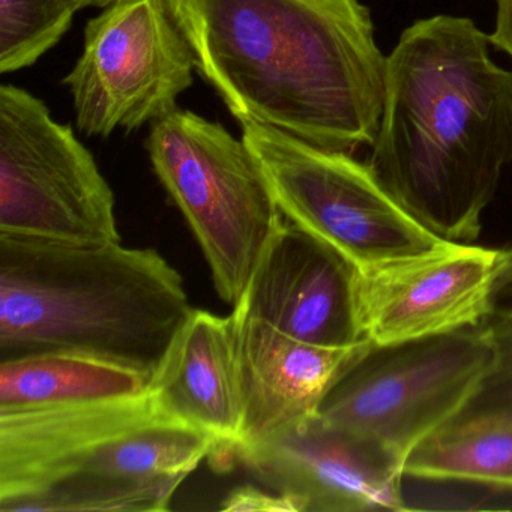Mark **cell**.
<instances>
[{
	"mask_svg": "<svg viewBox=\"0 0 512 512\" xmlns=\"http://www.w3.org/2000/svg\"><path fill=\"white\" fill-rule=\"evenodd\" d=\"M200 76L241 125L352 154L373 146L386 58L358 0H166Z\"/></svg>",
	"mask_w": 512,
	"mask_h": 512,
	"instance_id": "1",
	"label": "cell"
},
{
	"mask_svg": "<svg viewBox=\"0 0 512 512\" xmlns=\"http://www.w3.org/2000/svg\"><path fill=\"white\" fill-rule=\"evenodd\" d=\"M464 17L419 20L386 58L368 166L443 241L473 244L512 161V73Z\"/></svg>",
	"mask_w": 512,
	"mask_h": 512,
	"instance_id": "2",
	"label": "cell"
},
{
	"mask_svg": "<svg viewBox=\"0 0 512 512\" xmlns=\"http://www.w3.org/2000/svg\"><path fill=\"white\" fill-rule=\"evenodd\" d=\"M193 310L155 250L0 235V361L82 353L152 379Z\"/></svg>",
	"mask_w": 512,
	"mask_h": 512,
	"instance_id": "3",
	"label": "cell"
},
{
	"mask_svg": "<svg viewBox=\"0 0 512 512\" xmlns=\"http://www.w3.org/2000/svg\"><path fill=\"white\" fill-rule=\"evenodd\" d=\"M211 437L136 397L0 410V511L152 512L214 452Z\"/></svg>",
	"mask_w": 512,
	"mask_h": 512,
	"instance_id": "4",
	"label": "cell"
},
{
	"mask_svg": "<svg viewBox=\"0 0 512 512\" xmlns=\"http://www.w3.org/2000/svg\"><path fill=\"white\" fill-rule=\"evenodd\" d=\"M152 167L196 236L218 296L235 307L283 214L244 139L187 110L154 122Z\"/></svg>",
	"mask_w": 512,
	"mask_h": 512,
	"instance_id": "5",
	"label": "cell"
},
{
	"mask_svg": "<svg viewBox=\"0 0 512 512\" xmlns=\"http://www.w3.org/2000/svg\"><path fill=\"white\" fill-rule=\"evenodd\" d=\"M494 362L488 322L406 343L370 344L329 389L323 421L409 455L472 400Z\"/></svg>",
	"mask_w": 512,
	"mask_h": 512,
	"instance_id": "6",
	"label": "cell"
},
{
	"mask_svg": "<svg viewBox=\"0 0 512 512\" xmlns=\"http://www.w3.org/2000/svg\"><path fill=\"white\" fill-rule=\"evenodd\" d=\"M242 139L259 160L283 217L359 271L442 244L349 152L257 124L242 125Z\"/></svg>",
	"mask_w": 512,
	"mask_h": 512,
	"instance_id": "7",
	"label": "cell"
},
{
	"mask_svg": "<svg viewBox=\"0 0 512 512\" xmlns=\"http://www.w3.org/2000/svg\"><path fill=\"white\" fill-rule=\"evenodd\" d=\"M0 235L121 242L115 196L94 155L13 85L0 88Z\"/></svg>",
	"mask_w": 512,
	"mask_h": 512,
	"instance_id": "8",
	"label": "cell"
},
{
	"mask_svg": "<svg viewBox=\"0 0 512 512\" xmlns=\"http://www.w3.org/2000/svg\"><path fill=\"white\" fill-rule=\"evenodd\" d=\"M190 44L166 0H115L89 20L82 56L65 77L88 137L134 131L178 110L193 86Z\"/></svg>",
	"mask_w": 512,
	"mask_h": 512,
	"instance_id": "9",
	"label": "cell"
},
{
	"mask_svg": "<svg viewBox=\"0 0 512 512\" xmlns=\"http://www.w3.org/2000/svg\"><path fill=\"white\" fill-rule=\"evenodd\" d=\"M500 250L443 241L359 271V317L374 346L484 325L494 314Z\"/></svg>",
	"mask_w": 512,
	"mask_h": 512,
	"instance_id": "10",
	"label": "cell"
},
{
	"mask_svg": "<svg viewBox=\"0 0 512 512\" xmlns=\"http://www.w3.org/2000/svg\"><path fill=\"white\" fill-rule=\"evenodd\" d=\"M233 460L263 487L292 499L298 512L406 509L403 467L376 443L319 415L242 443Z\"/></svg>",
	"mask_w": 512,
	"mask_h": 512,
	"instance_id": "11",
	"label": "cell"
},
{
	"mask_svg": "<svg viewBox=\"0 0 512 512\" xmlns=\"http://www.w3.org/2000/svg\"><path fill=\"white\" fill-rule=\"evenodd\" d=\"M233 314L316 346L367 341L359 317V269L284 217Z\"/></svg>",
	"mask_w": 512,
	"mask_h": 512,
	"instance_id": "12",
	"label": "cell"
},
{
	"mask_svg": "<svg viewBox=\"0 0 512 512\" xmlns=\"http://www.w3.org/2000/svg\"><path fill=\"white\" fill-rule=\"evenodd\" d=\"M158 409L214 440L208 458L229 469L244 424V398L236 358L235 320L193 310L152 376Z\"/></svg>",
	"mask_w": 512,
	"mask_h": 512,
	"instance_id": "13",
	"label": "cell"
},
{
	"mask_svg": "<svg viewBox=\"0 0 512 512\" xmlns=\"http://www.w3.org/2000/svg\"><path fill=\"white\" fill-rule=\"evenodd\" d=\"M232 316L244 398L236 448L319 415L329 389L371 344L367 340L352 347L316 346L259 320Z\"/></svg>",
	"mask_w": 512,
	"mask_h": 512,
	"instance_id": "14",
	"label": "cell"
},
{
	"mask_svg": "<svg viewBox=\"0 0 512 512\" xmlns=\"http://www.w3.org/2000/svg\"><path fill=\"white\" fill-rule=\"evenodd\" d=\"M149 383L151 377L134 368L82 353H32L0 361V410L136 397Z\"/></svg>",
	"mask_w": 512,
	"mask_h": 512,
	"instance_id": "15",
	"label": "cell"
},
{
	"mask_svg": "<svg viewBox=\"0 0 512 512\" xmlns=\"http://www.w3.org/2000/svg\"><path fill=\"white\" fill-rule=\"evenodd\" d=\"M404 476L512 491V424L445 425L409 455Z\"/></svg>",
	"mask_w": 512,
	"mask_h": 512,
	"instance_id": "16",
	"label": "cell"
},
{
	"mask_svg": "<svg viewBox=\"0 0 512 512\" xmlns=\"http://www.w3.org/2000/svg\"><path fill=\"white\" fill-rule=\"evenodd\" d=\"M89 7L88 0H0V73L37 64Z\"/></svg>",
	"mask_w": 512,
	"mask_h": 512,
	"instance_id": "17",
	"label": "cell"
},
{
	"mask_svg": "<svg viewBox=\"0 0 512 512\" xmlns=\"http://www.w3.org/2000/svg\"><path fill=\"white\" fill-rule=\"evenodd\" d=\"M488 326L494 346L493 367L472 400L449 424H512V316H493Z\"/></svg>",
	"mask_w": 512,
	"mask_h": 512,
	"instance_id": "18",
	"label": "cell"
},
{
	"mask_svg": "<svg viewBox=\"0 0 512 512\" xmlns=\"http://www.w3.org/2000/svg\"><path fill=\"white\" fill-rule=\"evenodd\" d=\"M220 509L229 512H298L289 497L263 485L257 487L253 484L239 485L229 491Z\"/></svg>",
	"mask_w": 512,
	"mask_h": 512,
	"instance_id": "19",
	"label": "cell"
},
{
	"mask_svg": "<svg viewBox=\"0 0 512 512\" xmlns=\"http://www.w3.org/2000/svg\"><path fill=\"white\" fill-rule=\"evenodd\" d=\"M500 251L493 316H512V247Z\"/></svg>",
	"mask_w": 512,
	"mask_h": 512,
	"instance_id": "20",
	"label": "cell"
},
{
	"mask_svg": "<svg viewBox=\"0 0 512 512\" xmlns=\"http://www.w3.org/2000/svg\"><path fill=\"white\" fill-rule=\"evenodd\" d=\"M488 38L512 58V0H497L496 26Z\"/></svg>",
	"mask_w": 512,
	"mask_h": 512,
	"instance_id": "21",
	"label": "cell"
},
{
	"mask_svg": "<svg viewBox=\"0 0 512 512\" xmlns=\"http://www.w3.org/2000/svg\"><path fill=\"white\" fill-rule=\"evenodd\" d=\"M88 2L91 7L106 8L115 0H88Z\"/></svg>",
	"mask_w": 512,
	"mask_h": 512,
	"instance_id": "22",
	"label": "cell"
}]
</instances>
